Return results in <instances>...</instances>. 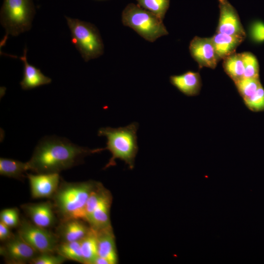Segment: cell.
<instances>
[{
	"label": "cell",
	"mask_w": 264,
	"mask_h": 264,
	"mask_svg": "<svg viewBox=\"0 0 264 264\" xmlns=\"http://www.w3.org/2000/svg\"><path fill=\"white\" fill-rule=\"evenodd\" d=\"M234 83L243 100L253 95L262 85L259 78H243Z\"/></svg>",
	"instance_id": "24"
},
{
	"label": "cell",
	"mask_w": 264,
	"mask_h": 264,
	"mask_svg": "<svg viewBox=\"0 0 264 264\" xmlns=\"http://www.w3.org/2000/svg\"><path fill=\"white\" fill-rule=\"evenodd\" d=\"M218 1L220 18L217 32L245 38V32L235 8L227 0Z\"/></svg>",
	"instance_id": "9"
},
{
	"label": "cell",
	"mask_w": 264,
	"mask_h": 264,
	"mask_svg": "<svg viewBox=\"0 0 264 264\" xmlns=\"http://www.w3.org/2000/svg\"><path fill=\"white\" fill-rule=\"evenodd\" d=\"M170 82L179 91L187 96L198 95L202 86L199 73L191 70L179 75L171 76Z\"/></svg>",
	"instance_id": "13"
},
{
	"label": "cell",
	"mask_w": 264,
	"mask_h": 264,
	"mask_svg": "<svg viewBox=\"0 0 264 264\" xmlns=\"http://www.w3.org/2000/svg\"><path fill=\"white\" fill-rule=\"evenodd\" d=\"M97 181H63L53 197L54 209L61 220L79 219L86 221V207Z\"/></svg>",
	"instance_id": "2"
},
{
	"label": "cell",
	"mask_w": 264,
	"mask_h": 264,
	"mask_svg": "<svg viewBox=\"0 0 264 264\" xmlns=\"http://www.w3.org/2000/svg\"><path fill=\"white\" fill-rule=\"evenodd\" d=\"M189 48L191 56L198 63L200 68L206 67L214 69L220 61L211 38L196 36L190 42Z\"/></svg>",
	"instance_id": "10"
},
{
	"label": "cell",
	"mask_w": 264,
	"mask_h": 264,
	"mask_svg": "<svg viewBox=\"0 0 264 264\" xmlns=\"http://www.w3.org/2000/svg\"><path fill=\"white\" fill-rule=\"evenodd\" d=\"M56 253L66 260L84 264L80 241L60 242L57 247Z\"/></svg>",
	"instance_id": "22"
},
{
	"label": "cell",
	"mask_w": 264,
	"mask_h": 264,
	"mask_svg": "<svg viewBox=\"0 0 264 264\" xmlns=\"http://www.w3.org/2000/svg\"><path fill=\"white\" fill-rule=\"evenodd\" d=\"M222 66L234 83L243 78L244 68L241 53H235L224 59Z\"/></svg>",
	"instance_id": "21"
},
{
	"label": "cell",
	"mask_w": 264,
	"mask_h": 264,
	"mask_svg": "<svg viewBox=\"0 0 264 264\" xmlns=\"http://www.w3.org/2000/svg\"><path fill=\"white\" fill-rule=\"evenodd\" d=\"M35 13L32 0H4L0 12V22L9 35L17 36L30 29Z\"/></svg>",
	"instance_id": "6"
},
{
	"label": "cell",
	"mask_w": 264,
	"mask_h": 264,
	"mask_svg": "<svg viewBox=\"0 0 264 264\" xmlns=\"http://www.w3.org/2000/svg\"><path fill=\"white\" fill-rule=\"evenodd\" d=\"M17 233L40 253L56 252L60 242L56 234L24 219L21 221Z\"/></svg>",
	"instance_id": "7"
},
{
	"label": "cell",
	"mask_w": 264,
	"mask_h": 264,
	"mask_svg": "<svg viewBox=\"0 0 264 264\" xmlns=\"http://www.w3.org/2000/svg\"><path fill=\"white\" fill-rule=\"evenodd\" d=\"M0 221L10 228L18 227L21 222L18 209L17 208H11L1 210L0 213Z\"/></svg>",
	"instance_id": "27"
},
{
	"label": "cell",
	"mask_w": 264,
	"mask_h": 264,
	"mask_svg": "<svg viewBox=\"0 0 264 264\" xmlns=\"http://www.w3.org/2000/svg\"><path fill=\"white\" fill-rule=\"evenodd\" d=\"M244 64V76L246 78H259V67L256 57L250 52L242 53Z\"/></svg>",
	"instance_id": "25"
},
{
	"label": "cell",
	"mask_w": 264,
	"mask_h": 264,
	"mask_svg": "<svg viewBox=\"0 0 264 264\" xmlns=\"http://www.w3.org/2000/svg\"><path fill=\"white\" fill-rule=\"evenodd\" d=\"M246 107L252 111L264 110V88L261 85L254 94L243 100Z\"/></svg>",
	"instance_id": "26"
},
{
	"label": "cell",
	"mask_w": 264,
	"mask_h": 264,
	"mask_svg": "<svg viewBox=\"0 0 264 264\" xmlns=\"http://www.w3.org/2000/svg\"><path fill=\"white\" fill-rule=\"evenodd\" d=\"M211 38L220 60L235 53L237 47L245 39L242 37L217 32Z\"/></svg>",
	"instance_id": "17"
},
{
	"label": "cell",
	"mask_w": 264,
	"mask_h": 264,
	"mask_svg": "<svg viewBox=\"0 0 264 264\" xmlns=\"http://www.w3.org/2000/svg\"><path fill=\"white\" fill-rule=\"evenodd\" d=\"M80 242L84 264H93L98 256L96 231L90 227L88 234L80 241Z\"/></svg>",
	"instance_id": "20"
},
{
	"label": "cell",
	"mask_w": 264,
	"mask_h": 264,
	"mask_svg": "<svg viewBox=\"0 0 264 264\" xmlns=\"http://www.w3.org/2000/svg\"><path fill=\"white\" fill-rule=\"evenodd\" d=\"M28 170L27 162L10 158H0V174L1 176L22 180L25 177L24 173Z\"/></svg>",
	"instance_id": "19"
},
{
	"label": "cell",
	"mask_w": 264,
	"mask_h": 264,
	"mask_svg": "<svg viewBox=\"0 0 264 264\" xmlns=\"http://www.w3.org/2000/svg\"><path fill=\"white\" fill-rule=\"evenodd\" d=\"M79 219L61 220L57 233L60 242L81 241L88 232L90 227Z\"/></svg>",
	"instance_id": "14"
},
{
	"label": "cell",
	"mask_w": 264,
	"mask_h": 264,
	"mask_svg": "<svg viewBox=\"0 0 264 264\" xmlns=\"http://www.w3.org/2000/svg\"><path fill=\"white\" fill-rule=\"evenodd\" d=\"M162 21L152 13L132 3L126 6L122 13L124 25L132 28L150 42L168 34Z\"/></svg>",
	"instance_id": "4"
},
{
	"label": "cell",
	"mask_w": 264,
	"mask_h": 264,
	"mask_svg": "<svg viewBox=\"0 0 264 264\" xmlns=\"http://www.w3.org/2000/svg\"><path fill=\"white\" fill-rule=\"evenodd\" d=\"M139 124L136 122L117 128L110 127L101 128L98 131V135L106 137L107 146L111 157L104 169L116 165L115 160L119 159L128 165L130 169L134 165V160L138 152L137 131Z\"/></svg>",
	"instance_id": "3"
},
{
	"label": "cell",
	"mask_w": 264,
	"mask_h": 264,
	"mask_svg": "<svg viewBox=\"0 0 264 264\" xmlns=\"http://www.w3.org/2000/svg\"><path fill=\"white\" fill-rule=\"evenodd\" d=\"M54 253H39L34 258L30 264H61L66 260L62 256Z\"/></svg>",
	"instance_id": "28"
},
{
	"label": "cell",
	"mask_w": 264,
	"mask_h": 264,
	"mask_svg": "<svg viewBox=\"0 0 264 264\" xmlns=\"http://www.w3.org/2000/svg\"><path fill=\"white\" fill-rule=\"evenodd\" d=\"M71 42L85 61L97 58L104 53V44L97 28L93 24L66 17Z\"/></svg>",
	"instance_id": "5"
},
{
	"label": "cell",
	"mask_w": 264,
	"mask_h": 264,
	"mask_svg": "<svg viewBox=\"0 0 264 264\" xmlns=\"http://www.w3.org/2000/svg\"><path fill=\"white\" fill-rule=\"evenodd\" d=\"M27 48L24 49L23 55L17 57L23 63V79L20 82L22 89H31L36 87L47 85L51 82V79L45 76L41 70L29 64L27 60Z\"/></svg>",
	"instance_id": "16"
},
{
	"label": "cell",
	"mask_w": 264,
	"mask_h": 264,
	"mask_svg": "<svg viewBox=\"0 0 264 264\" xmlns=\"http://www.w3.org/2000/svg\"><path fill=\"white\" fill-rule=\"evenodd\" d=\"M10 228L2 221H0V240L2 242L6 241L14 235Z\"/></svg>",
	"instance_id": "30"
},
{
	"label": "cell",
	"mask_w": 264,
	"mask_h": 264,
	"mask_svg": "<svg viewBox=\"0 0 264 264\" xmlns=\"http://www.w3.org/2000/svg\"><path fill=\"white\" fill-rule=\"evenodd\" d=\"M32 197L51 198L60 184L59 173L27 174Z\"/></svg>",
	"instance_id": "11"
},
{
	"label": "cell",
	"mask_w": 264,
	"mask_h": 264,
	"mask_svg": "<svg viewBox=\"0 0 264 264\" xmlns=\"http://www.w3.org/2000/svg\"><path fill=\"white\" fill-rule=\"evenodd\" d=\"M137 5L163 20L169 7L170 0H136Z\"/></svg>",
	"instance_id": "23"
},
{
	"label": "cell",
	"mask_w": 264,
	"mask_h": 264,
	"mask_svg": "<svg viewBox=\"0 0 264 264\" xmlns=\"http://www.w3.org/2000/svg\"><path fill=\"white\" fill-rule=\"evenodd\" d=\"M96 231L98 256L106 259L109 264H117L118 257L112 226Z\"/></svg>",
	"instance_id": "15"
},
{
	"label": "cell",
	"mask_w": 264,
	"mask_h": 264,
	"mask_svg": "<svg viewBox=\"0 0 264 264\" xmlns=\"http://www.w3.org/2000/svg\"><path fill=\"white\" fill-rule=\"evenodd\" d=\"M103 150L79 146L64 137L45 136L39 142L27 162L29 170L36 174L59 173L81 164L85 156Z\"/></svg>",
	"instance_id": "1"
},
{
	"label": "cell",
	"mask_w": 264,
	"mask_h": 264,
	"mask_svg": "<svg viewBox=\"0 0 264 264\" xmlns=\"http://www.w3.org/2000/svg\"><path fill=\"white\" fill-rule=\"evenodd\" d=\"M250 35L252 39L257 43L264 41V23L262 22H253L250 26Z\"/></svg>",
	"instance_id": "29"
},
{
	"label": "cell",
	"mask_w": 264,
	"mask_h": 264,
	"mask_svg": "<svg viewBox=\"0 0 264 264\" xmlns=\"http://www.w3.org/2000/svg\"><path fill=\"white\" fill-rule=\"evenodd\" d=\"M111 203V195L101 202L87 218L86 222L91 228L98 231L111 226L110 216Z\"/></svg>",
	"instance_id": "18"
},
{
	"label": "cell",
	"mask_w": 264,
	"mask_h": 264,
	"mask_svg": "<svg viewBox=\"0 0 264 264\" xmlns=\"http://www.w3.org/2000/svg\"><path fill=\"white\" fill-rule=\"evenodd\" d=\"M40 253L25 242L17 233L0 247V254L5 262L12 264L29 263Z\"/></svg>",
	"instance_id": "8"
},
{
	"label": "cell",
	"mask_w": 264,
	"mask_h": 264,
	"mask_svg": "<svg viewBox=\"0 0 264 264\" xmlns=\"http://www.w3.org/2000/svg\"><path fill=\"white\" fill-rule=\"evenodd\" d=\"M21 207L31 221L38 226L47 228L55 223L53 204L49 201L24 204Z\"/></svg>",
	"instance_id": "12"
}]
</instances>
